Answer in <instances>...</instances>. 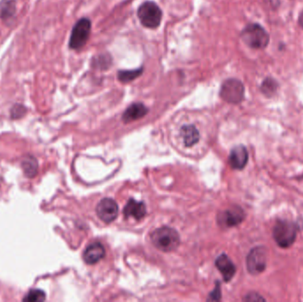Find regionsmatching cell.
<instances>
[{"instance_id":"5bb4252c","label":"cell","mask_w":303,"mask_h":302,"mask_svg":"<svg viewBox=\"0 0 303 302\" xmlns=\"http://www.w3.org/2000/svg\"><path fill=\"white\" fill-rule=\"evenodd\" d=\"M147 108L142 103H134L130 105L122 114V121L125 123L132 122L144 117L147 114Z\"/></svg>"},{"instance_id":"52a82bcc","label":"cell","mask_w":303,"mask_h":302,"mask_svg":"<svg viewBox=\"0 0 303 302\" xmlns=\"http://www.w3.org/2000/svg\"><path fill=\"white\" fill-rule=\"evenodd\" d=\"M267 267V250L264 247L253 248L247 257V268L252 275L263 273Z\"/></svg>"},{"instance_id":"3957f363","label":"cell","mask_w":303,"mask_h":302,"mask_svg":"<svg viewBox=\"0 0 303 302\" xmlns=\"http://www.w3.org/2000/svg\"><path fill=\"white\" fill-rule=\"evenodd\" d=\"M241 38L245 44L253 49H263L270 42V36L263 27L252 23L241 32Z\"/></svg>"},{"instance_id":"603a6c76","label":"cell","mask_w":303,"mask_h":302,"mask_svg":"<svg viewBox=\"0 0 303 302\" xmlns=\"http://www.w3.org/2000/svg\"><path fill=\"white\" fill-rule=\"evenodd\" d=\"M299 25H300V26L302 27L303 28V11L301 12L300 14H299Z\"/></svg>"},{"instance_id":"7a4b0ae2","label":"cell","mask_w":303,"mask_h":302,"mask_svg":"<svg viewBox=\"0 0 303 302\" xmlns=\"http://www.w3.org/2000/svg\"><path fill=\"white\" fill-rule=\"evenodd\" d=\"M298 225L291 221L278 220L273 228V238L277 246L288 248L295 242Z\"/></svg>"},{"instance_id":"4fadbf2b","label":"cell","mask_w":303,"mask_h":302,"mask_svg":"<svg viewBox=\"0 0 303 302\" xmlns=\"http://www.w3.org/2000/svg\"><path fill=\"white\" fill-rule=\"evenodd\" d=\"M123 214L125 217H132L136 220H141L146 214V207L144 203L130 199L126 204Z\"/></svg>"},{"instance_id":"44dd1931","label":"cell","mask_w":303,"mask_h":302,"mask_svg":"<svg viewBox=\"0 0 303 302\" xmlns=\"http://www.w3.org/2000/svg\"><path fill=\"white\" fill-rule=\"evenodd\" d=\"M220 299H221V290H220L219 283H217L216 284V287L209 294V297L207 298V300H213V301H214V300H220Z\"/></svg>"},{"instance_id":"ac0fdd59","label":"cell","mask_w":303,"mask_h":302,"mask_svg":"<svg viewBox=\"0 0 303 302\" xmlns=\"http://www.w3.org/2000/svg\"><path fill=\"white\" fill-rule=\"evenodd\" d=\"M37 168L38 166H37V160L32 157H29L26 160H24V162H23V169L27 177H33L34 176H36Z\"/></svg>"},{"instance_id":"6da1fadb","label":"cell","mask_w":303,"mask_h":302,"mask_svg":"<svg viewBox=\"0 0 303 302\" xmlns=\"http://www.w3.org/2000/svg\"><path fill=\"white\" fill-rule=\"evenodd\" d=\"M152 243L163 252H171L179 246L180 237L178 232L170 227L156 229L151 234Z\"/></svg>"},{"instance_id":"8fae6325","label":"cell","mask_w":303,"mask_h":302,"mask_svg":"<svg viewBox=\"0 0 303 302\" xmlns=\"http://www.w3.org/2000/svg\"><path fill=\"white\" fill-rule=\"evenodd\" d=\"M105 254H106V251H105L103 245L100 244V242H95L86 247L83 257L87 264L93 265L97 262H100V260H102L105 256Z\"/></svg>"},{"instance_id":"30bf717a","label":"cell","mask_w":303,"mask_h":302,"mask_svg":"<svg viewBox=\"0 0 303 302\" xmlns=\"http://www.w3.org/2000/svg\"><path fill=\"white\" fill-rule=\"evenodd\" d=\"M248 162V153L244 145H238L231 151L229 164L233 170H243Z\"/></svg>"},{"instance_id":"9a60e30c","label":"cell","mask_w":303,"mask_h":302,"mask_svg":"<svg viewBox=\"0 0 303 302\" xmlns=\"http://www.w3.org/2000/svg\"><path fill=\"white\" fill-rule=\"evenodd\" d=\"M181 135L186 146L191 147L196 144L200 138V134L194 126H184L181 129Z\"/></svg>"},{"instance_id":"277c9868","label":"cell","mask_w":303,"mask_h":302,"mask_svg":"<svg viewBox=\"0 0 303 302\" xmlns=\"http://www.w3.org/2000/svg\"><path fill=\"white\" fill-rule=\"evenodd\" d=\"M137 17L145 28L157 29L163 19V12L155 2L146 1L137 9Z\"/></svg>"},{"instance_id":"2e32d148","label":"cell","mask_w":303,"mask_h":302,"mask_svg":"<svg viewBox=\"0 0 303 302\" xmlns=\"http://www.w3.org/2000/svg\"><path fill=\"white\" fill-rule=\"evenodd\" d=\"M142 74H143V67H140V68L131 69V70H120L117 74V78H118L119 81L122 82L123 84H127V83H130V82L136 80Z\"/></svg>"},{"instance_id":"e0dca14e","label":"cell","mask_w":303,"mask_h":302,"mask_svg":"<svg viewBox=\"0 0 303 302\" xmlns=\"http://www.w3.org/2000/svg\"><path fill=\"white\" fill-rule=\"evenodd\" d=\"M15 0H2L0 4V16L8 19L15 14Z\"/></svg>"},{"instance_id":"ffe728a7","label":"cell","mask_w":303,"mask_h":302,"mask_svg":"<svg viewBox=\"0 0 303 302\" xmlns=\"http://www.w3.org/2000/svg\"><path fill=\"white\" fill-rule=\"evenodd\" d=\"M45 299V291L39 290V289L31 290L23 298V300L30 302L44 301Z\"/></svg>"},{"instance_id":"7402d4cb","label":"cell","mask_w":303,"mask_h":302,"mask_svg":"<svg viewBox=\"0 0 303 302\" xmlns=\"http://www.w3.org/2000/svg\"><path fill=\"white\" fill-rule=\"evenodd\" d=\"M244 300L246 301H264L265 299L259 295L258 293H255V292H252V293H248L246 298H244Z\"/></svg>"},{"instance_id":"7c38bea8","label":"cell","mask_w":303,"mask_h":302,"mask_svg":"<svg viewBox=\"0 0 303 302\" xmlns=\"http://www.w3.org/2000/svg\"><path fill=\"white\" fill-rule=\"evenodd\" d=\"M215 266L222 274L225 282L232 280V278L236 273V267L234 265L233 261L226 254H221L219 257H217L215 260Z\"/></svg>"},{"instance_id":"ba28073f","label":"cell","mask_w":303,"mask_h":302,"mask_svg":"<svg viewBox=\"0 0 303 302\" xmlns=\"http://www.w3.org/2000/svg\"><path fill=\"white\" fill-rule=\"evenodd\" d=\"M97 214L100 220L110 223L115 221L118 215V205L114 199H103L97 206Z\"/></svg>"},{"instance_id":"8992f818","label":"cell","mask_w":303,"mask_h":302,"mask_svg":"<svg viewBox=\"0 0 303 302\" xmlns=\"http://www.w3.org/2000/svg\"><path fill=\"white\" fill-rule=\"evenodd\" d=\"M92 23L89 19L82 18L74 25L71 32L69 47L72 50H80L89 39Z\"/></svg>"},{"instance_id":"9c48e42d","label":"cell","mask_w":303,"mask_h":302,"mask_svg":"<svg viewBox=\"0 0 303 302\" xmlns=\"http://www.w3.org/2000/svg\"><path fill=\"white\" fill-rule=\"evenodd\" d=\"M245 219V213L240 206H234L218 215V222L226 228L234 227L241 223Z\"/></svg>"},{"instance_id":"d6986e66","label":"cell","mask_w":303,"mask_h":302,"mask_svg":"<svg viewBox=\"0 0 303 302\" xmlns=\"http://www.w3.org/2000/svg\"><path fill=\"white\" fill-rule=\"evenodd\" d=\"M277 84L272 78H266L261 86V90L264 95L271 97L277 92Z\"/></svg>"},{"instance_id":"5b68a950","label":"cell","mask_w":303,"mask_h":302,"mask_svg":"<svg viewBox=\"0 0 303 302\" xmlns=\"http://www.w3.org/2000/svg\"><path fill=\"white\" fill-rule=\"evenodd\" d=\"M220 96L228 103H241V101L244 100V85L240 80L235 78L227 79L222 83L221 86Z\"/></svg>"}]
</instances>
